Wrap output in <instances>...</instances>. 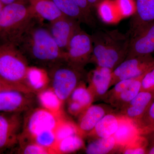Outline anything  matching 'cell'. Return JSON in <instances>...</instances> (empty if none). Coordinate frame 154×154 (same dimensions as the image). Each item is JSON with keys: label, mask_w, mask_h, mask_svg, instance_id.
Returning <instances> with one entry per match:
<instances>
[{"label": "cell", "mask_w": 154, "mask_h": 154, "mask_svg": "<svg viewBox=\"0 0 154 154\" xmlns=\"http://www.w3.org/2000/svg\"><path fill=\"white\" fill-rule=\"evenodd\" d=\"M8 90H18L25 92L21 88L6 82L2 79H0V92Z\"/></svg>", "instance_id": "36"}, {"label": "cell", "mask_w": 154, "mask_h": 154, "mask_svg": "<svg viewBox=\"0 0 154 154\" xmlns=\"http://www.w3.org/2000/svg\"><path fill=\"white\" fill-rule=\"evenodd\" d=\"M143 136L146 138L148 143H154V130Z\"/></svg>", "instance_id": "39"}, {"label": "cell", "mask_w": 154, "mask_h": 154, "mask_svg": "<svg viewBox=\"0 0 154 154\" xmlns=\"http://www.w3.org/2000/svg\"><path fill=\"white\" fill-rule=\"evenodd\" d=\"M33 65L48 70L64 60V53L56 43L44 22L35 18L17 45Z\"/></svg>", "instance_id": "1"}, {"label": "cell", "mask_w": 154, "mask_h": 154, "mask_svg": "<svg viewBox=\"0 0 154 154\" xmlns=\"http://www.w3.org/2000/svg\"><path fill=\"white\" fill-rule=\"evenodd\" d=\"M102 1V0H87L92 11H93V9L97 8V6Z\"/></svg>", "instance_id": "38"}, {"label": "cell", "mask_w": 154, "mask_h": 154, "mask_svg": "<svg viewBox=\"0 0 154 154\" xmlns=\"http://www.w3.org/2000/svg\"><path fill=\"white\" fill-rule=\"evenodd\" d=\"M60 11L65 16L75 19L80 23L88 25L82 12L73 0H52Z\"/></svg>", "instance_id": "24"}, {"label": "cell", "mask_w": 154, "mask_h": 154, "mask_svg": "<svg viewBox=\"0 0 154 154\" xmlns=\"http://www.w3.org/2000/svg\"><path fill=\"white\" fill-rule=\"evenodd\" d=\"M64 116L59 117L42 107L31 108L23 117V127L19 137L32 140L40 133L55 129L59 121Z\"/></svg>", "instance_id": "6"}, {"label": "cell", "mask_w": 154, "mask_h": 154, "mask_svg": "<svg viewBox=\"0 0 154 154\" xmlns=\"http://www.w3.org/2000/svg\"><path fill=\"white\" fill-rule=\"evenodd\" d=\"M93 51L91 35L81 29L75 33L64 53V59L69 63L79 68L85 69L90 63Z\"/></svg>", "instance_id": "7"}, {"label": "cell", "mask_w": 154, "mask_h": 154, "mask_svg": "<svg viewBox=\"0 0 154 154\" xmlns=\"http://www.w3.org/2000/svg\"><path fill=\"white\" fill-rule=\"evenodd\" d=\"M119 148L113 136L107 138H97L90 142L85 148L88 154L110 153Z\"/></svg>", "instance_id": "23"}, {"label": "cell", "mask_w": 154, "mask_h": 154, "mask_svg": "<svg viewBox=\"0 0 154 154\" xmlns=\"http://www.w3.org/2000/svg\"><path fill=\"white\" fill-rule=\"evenodd\" d=\"M36 95L41 107L59 117L65 116L63 111L64 103L50 86Z\"/></svg>", "instance_id": "22"}, {"label": "cell", "mask_w": 154, "mask_h": 154, "mask_svg": "<svg viewBox=\"0 0 154 154\" xmlns=\"http://www.w3.org/2000/svg\"><path fill=\"white\" fill-rule=\"evenodd\" d=\"M119 115L118 128L113 137L119 149L120 150L131 143L140 135L134 122L125 116Z\"/></svg>", "instance_id": "18"}, {"label": "cell", "mask_w": 154, "mask_h": 154, "mask_svg": "<svg viewBox=\"0 0 154 154\" xmlns=\"http://www.w3.org/2000/svg\"><path fill=\"white\" fill-rule=\"evenodd\" d=\"M113 70L103 67H96L87 75L88 88L95 100L102 99L110 87Z\"/></svg>", "instance_id": "15"}, {"label": "cell", "mask_w": 154, "mask_h": 154, "mask_svg": "<svg viewBox=\"0 0 154 154\" xmlns=\"http://www.w3.org/2000/svg\"><path fill=\"white\" fill-rule=\"evenodd\" d=\"M120 115L114 112L107 113L96 124L87 137L91 138L113 136L118 128Z\"/></svg>", "instance_id": "21"}, {"label": "cell", "mask_w": 154, "mask_h": 154, "mask_svg": "<svg viewBox=\"0 0 154 154\" xmlns=\"http://www.w3.org/2000/svg\"><path fill=\"white\" fill-rule=\"evenodd\" d=\"M68 100L78 102L85 110L91 106L94 101V96L84 81H82L75 88Z\"/></svg>", "instance_id": "26"}, {"label": "cell", "mask_w": 154, "mask_h": 154, "mask_svg": "<svg viewBox=\"0 0 154 154\" xmlns=\"http://www.w3.org/2000/svg\"><path fill=\"white\" fill-rule=\"evenodd\" d=\"M80 24L75 19L64 16L49 22L47 27L58 47L65 51L73 36L82 29Z\"/></svg>", "instance_id": "12"}, {"label": "cell", "mask_w": 154, "mask_h": 154, "mask_svg": "<svg viewBox=\"0 0 154 154\" xmlns=\"http://www.w3.org/2000/svg\"><path fill=\"white\" fill-rule=\"evenodd\" d=\"M126 58L152 54L154 51V22L130 36Z\"/></svg>", "instance_id": "13"}, {"label": "cell", "mask_w": 154, "mask_h": 154, "mask_svg": "<svg viewBox=\"0 0 154 154\" xmlns=\"http://www.w3.org/2000/svg\"><path fill=\"white\" fill-rule=\"evenodd\" d=\"M67 109L69 113L74 116H79L85 109L81 104L75 101L67 100Z\"/></svg>", "instance_id": "35"}, {"label": "cell", "mask_w": 154, "mask_h": 154, "mask_svg": "<svg viewBox=\"0 0 154 154\" xmlns=\"http://www.w3.org/2000/svg\"><path fill=\"white\" fill-rule=\"evenodd\" d=\"M134 122L140 135H145L154 130V101L140 118Z\"/></svg>", "instance_id": "27"}, {"label": "cell", "mask_w": 154, "mask_h": 154, "mask_svg": "<svg viewBox=\"0 0 154 154\" xmlns=\"http://www.w3.org/2000/svg\"><path fill=\"white\" fill-rule=\"evenodd\" d=\"M148 142L143 136L140 135L131 143L120 149L125 154H144L146 153Z\"/></svg>", "instance_id": "31"}, {"label": "cell", "mask_w": 154, "mask_h": 154, "mask_svg": "<svg viewBox=\"0 0 154 154\" xmlns=\"http://www.w3.org/2000/svg\"><path fill=\"white\" fill-rule=\"evenodd\" d=\"M98 14L103 22L111 23L115 21L118 11L114 1L102 0L97 7Z\"/></svg>", "instance_id": "30"}, {"label": "cell", "mask_w": 154, "mask_h": 154, "mask_svg": "<svg viewBox=\"0 0 154 154\" xmlns=\"http://www.w3.org/2000/svg\"><path fill=\"white\" fill-rule=\"evenodd\" d=\"M79 8L81 9L85 17L89 26L95 25V20L92 14V11L89 5L87 0H73Z\"/></svg>", "instance_id": "33"}, {"label": "cell", "mask_w": 154, "mask_h": 154, "mask_svg": "<svg viewBox=\"0 0 154 154\" xmlns=\"http://www.w3.org/2000/svg\"><path fill=\"white\" fill-rule=\"evenodd\" d=\"M22 113L0 112V153L18 144L23 127Z\"/></svg>", "instance_id": "10"}, {"label": "cell", "mask_w": 154, "mask_h": 154, "mask_svg": "<svg viewBox=\"0 0 154 154\" xmlns=\"http://www.w3.org/2000/svg\"><path fill=\"white\" fill-rule=\"evenodd\" d=\"M34 94L18 90L0 92V112L22 113L33 108Z\"/></svg>", "instance_id": "11"}, {"label": "cell", "mask_w": 154, "mask_h": 154, "mask_svg": "<svg viewBox=\"0 0 154 154\" xmlns=\"http://www.w3.org/2000/svg\"><path fill=\"white\" fill-rule=\"evenodd\" d=\"M49 86L63 103L86 76L85 69L79 68L63 60L47 70Z\"/></svg>", "instance_id": "5"}, {"label": "cell", "mask_w": 154, "mask_h": 154, "mask_svg": "<svg viewBox=\"0 0 154 154\" xmlns=\"http://www.w3.org/2000/svg\"><path fill=\"white\" fill-rule=\"evenodd\" d=\"M34 16L29 5L14 3L5 5L0 16V40L17 46Z\"/></svg>", "instance_id": "3"}, {"label": "cell", "mask_w": 154, "mask_h": 154, "mask_svg": "<svg viewBox=\"0 0 154 154\" xmlns=\"http://www.w3.org/2000/svg\"><path fill=\"white\" fill-rule=\"evenodd\" d=\"M140 91L154 93V67L144 75L141 81Z\"/></svg>", "instance_id": "34"}, {"label": "cell", "mask_w": 154, "mask_h": 154, "mask_svg": "<svg viewBox=\"0 0 154 154\" xmlns=\"http://www.w3.org/2000/svg\"><path fill=\"white\" fill-rule=\"evenodd\" d=\"M136 11L130 21L128 34L130 36L154 22V0H134Z\"/></svg>", "instance_id": "16"}, {"label": "cell", "mask_w": 154, "mask_h": 154, "mask_svg": "<svg viewBox=\"0 0 154 154\" xmlns=\"http://www.w3.org/2000/svg\"><path fill=\"white\" fill-rule=\"evenodd\" d=\"M116 6L120 14L123 17L132 16L136 11L134 0H114Z\"/></svg>", "instance_id": "32"}, {"label": "cell", "mask_w": 154, "mask_h": 154, "mask_svg": "<svg viewBox=\"0 0 154 154\" xmlns=\"http://www.w3.org/2000/svg\"><path fill=\"white\" fill-rule=\"evenodd\" d=\"M154 101V93L140 91L136 96L117 112L135 122Z\"/></svg>", "instance_id": "17"}, {"label": "cell", "mask_w": 154, "mask_h": 154, "mask_svg": "<svg viewBox=\"0 0 154 154\" xmlns=\"http://www.w3.org/2000/svg\"><path fill=\"white\" fill-rule=\"evenodd\" d=\"M93 51L90 63L113 70L126 59L130 36L118 30H97L92 35Z\"/></svg>", "instance_id": "2"}, {"label": "cell", "mask_w": 154, "mask_h": 154, "mask_svg": "<svg viewBox=\"0 0 154 154\" xmlns=\"http://www.w3.org/2000/svg\"><path fill=\"white\" fill-rule=\"evenodd\" d=\"M5 6V5L0 0V16H1V14H2V12Z\"/></svg>", "instance_id": "41"}, {"label": "cell", "mask_w": 154, "mask_h": 154, "mask_svg": "<svg viewBox=\"0 0 154 154\" xmlns=\"http://www.w3.org/2000/svg\"><path fill=\"white\" fill-rule=\"evenodd\" d=\"M29 7L36 19L53 22L65 16L52 0H29Z\"/></svg>", "instance_id": "19"}, {"label": "cell", "mask_w": 154, "mask_h": 154, "mask_svg": "<svg viewBox=\"0 0 154 154\" xmlns=\"http://www.w3.org/2000/svg\"><path fill=\"white\" fill-rule=\"evenodd\" d=\"M55 131L57 143L65 138L78 134L77 125L67 119L65 116L61 119L59 121Z\"/></svg>", "instance_id": "29"}, {"label": "cell", "mask_w": 154, "mask_h": 154, "mask_svg": "<svg viewBox=\"0 0 154 154\" xmlns=\"http://www.w3.org/2000/svg\"><path fill=\"white\" fill-rule=\"evenodd\" d=\"M17 145L19 147L17 152L24 154H54L50 149L38 145L35 142L27 139L19 137Z\"/></svg>", "instance_id": "28"}, {"label": "cell", "mask_w": 154, "mask_h": 154, "mask_svg": "<svg viewBox=\"0 0 154 154\" xmlns=\"http://www.w3.org/2000/svg\"><path fill=\"white\" fill-rule=\"evenodd\" d=\"M50 79L46 69L35 66H29L25 85L33 94H37L49 86Z\"/></svg>", "instance_id": "20"}, {"label": "cell", "mask_w": 154, "mask_h": 154, "mask_svg": "<svg viewBox=\"0 0 154 154\" xmlns=\"http://www.w3.org/2000/svg\"><path fill=\"white\" fill-rule=\"evenodd\" d=\"M29 64L18 47L9 43L0 44V79L31 93L25 85Z\"/></svg>", "instance_id": "4"}, {"label": "cell", "mask_w": 154, "mask_h": 154, "mask_svg": "<svg viewBox=\"0 0 154 154\" xmlns=\"http://www.w3.org/2000/svg\"><path fill=\"white\" fill-rule=\"evenodd\" d=\"M154 67V58L152 54L125 59L112 71L110 87L122 80L143 75Z\"/></svg>", "instance_id": "8"}, {"label": "cell", "mask_w": 154, "mask_h": 154, "mask_svg": "<svg viewBox=\"0 0 154 154\" xmlns=\"http://www.w3.org/2000/svg\"><path fill=\"white\" fill-rule=\"evenodd\" d=\"M5 5L14 3H22V4H29V0H1Z\"/></svg>", "instance_id": "37"}, {"label": "cell", "mask_w": 154, "mask_h": 154, "mask_svg": "<svg viewBox=\"0 0 154 154\" xmlns=\"http://www.w3.org/2000/svg\"><path fill=\"white\" fill-rule=\"evenodd\" d=\"M113 107L108 104L92 105L79 116L77 123L78 135L86 137L105 115L113 112Z\"/></svg>", "instance_id": "14"}, {"label": "cell", "mask_w": 154, "mask_h": 154, "mask_svg": "<svg viewBox=\"0 0 154 154\" xmlns=\"http://www.w3.org/2000/svg\"><path fill=\"white\" fill-rule=\"evenodd\" d=\"M83 137L78 134L71 136L58 142L56 147L57 154H68L84 148Z\"/></svg>", "instance_id": "25"}, {"label": "cell", "mask_w": 154, "mask_h": 154, "mask_svg": "<svg viewBox=\"0 0 154 154\" xmlns=\"http://www.w3.org/2000/svg\"><path fill=\"white\" fill-rule=\"evenodd\" d=\"M144 75L118 82L111 90H108L102 100L117 111L120 110L139 93Z\"/></svg>", "instance_id": "9"}, {"label": "cell", "mask_w": 154, "mask_h": 154, "mask_svg": "<svg viewBox=\"0 0 154 154\" xmlns=\"http://www.w3.org/2000/svg\"><path fill=\"white\" fill-rule=\"evenodd\" d=\"M146 154H154V143H148Z\"/></svg>", "instance_id": "40"}]
</instances>
